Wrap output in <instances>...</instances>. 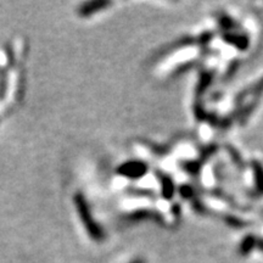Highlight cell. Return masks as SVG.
Instances as JSON below:
<instances>
[{
  "mask_svg": "<svg viewBox=\"0 0 263 263\" xmlns=\"http://www.w3.org/2000/svg\"><path fill=\"white\" fill-rule=\"evenodd\" d=\"M73 200H75V205L76 207H77L79 216H81L82 222H83L84 227L87 228L90 237H92L93 240H95V241H101V240L105 237V233H104L103 228L97 224V222L93 219L92 212H90L87 200L84 199V196L81 193H76L75 199Z\"/></svg>",
  "mask_w": 263,
  "mask_h": 263,
  "instance_id": "obj_1",
  "label": "cell"
},
{
  "mask_svg": "<svg viewBox=\"0 0 263 263\" xmlns=\"http://www.w3.org/2000/svg\"><path fill=\"white\" fill-rule=\"evenodd\" d=\"M121 174L126 175V177H141L144 173L146 172V166L144 163H139V162H131L127 163V165H123L118 169Z\"/></svg>",
  "mask_w": 263,
  "mask_h": 263,
  "instance_id": "obj_2",
  "label": "cell"
},
{
  "mask_svg": "<svg viewBox=\"0 0 263 263\" xmlns=\"http://www.w3.org/2000/svg\"><path fill=\"white\" fill-rule=\"evenodd\" d=\"M110 3L107 2H89V3H84L81 8L78 9V14L83 18H87V16L93 15L97 11H100L104 8L109 7Z\"/></svg>",
  "mask_w": 263,
  "mask_h": 263,
  "instance_id": "obj_3",
  "label": "cell"
},
{
  "mask_svg": "<svg viewBox=\"0 0 263 263\" xmlns=\"http://www.w3.org/2000/svg\"><path fill=\"white\" fill-rule=\"evenodd\" d=\"M257 246V240L253 236H247L245 240H242L241 245H240V253L247 254L252 250L253 247Z\"/></svg>",
  "mask_w": 263,
  "mask_h": 263,
  "instance_id": "obj_4",
  "label": "cell"
},
{
  "mask_svg": "<svg viewBox=\"0 0 263 263\" xmlns=\"http://www.w3.org/2000/svg\"><path fill=\"white\" fill-rule=\"evenodd\" d=\"M131 263H145L143 261V259H140V258H137V259H134V261H132Z\"/></svg>",
  "mask_w": 263,
  "mask_h": 263,
  "instance_id": "obj_5",
  "label": "cell"
}]
</instances>
